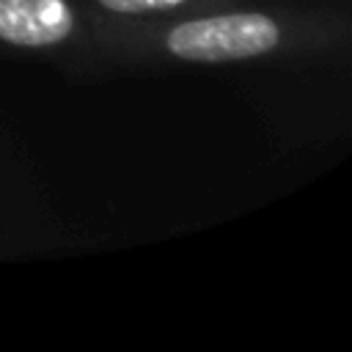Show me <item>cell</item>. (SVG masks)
Returning <instances> with one entry per match:
<instances>
[{
    "instance_id": "2",
    "label": "cell",
    "mask_w": 352,
    "mask_h": 352,
    "mask_svg": "<svg viewBox=\"0 0 352 352\" xmlns=\"http://www.w3.org/2000/svg\"><path fill=\"white\" fill-rule=\"evenodd\" d=\"M0 47L47 55L91 50V11L82 0H0Z\"/></svg>"
},
{
    "instance_id": "3",
    "label": "cell",
    "mask_w": 352,
    "mask_h": 352,
    "mask_svg": "<svg viewBox=\"0 0 352 352\" xmlns=\"http://www.w3.org/2000/svg\"><path fill=\"white\" fill-rule=\"evenodd\" d=\"M91 11L110 16V19H160V16H176L190 11H209L234 6L236 0H82Z\"/></svg>"
},
{
    "instance_id": "1",
    "label": "cell",
    "mask_w": 352,
    "mask_h": 352,
    "mask_svg": "<svg viewBox=\"0 0 352 352\" xmlns=\"http://www.w3.org/2000/svg\"><path fill=\"white\" fill-rule=\"evenodd\" d=\"M346 44L349 16L344 11L223 6L135 22L91 11V50L116 63L228 66L322 55Z\"/></svg>"
}]
</instances>
